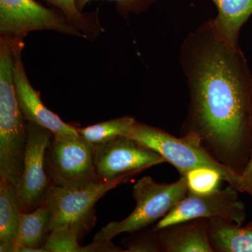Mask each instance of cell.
I'll list each match as a JSON object with an SVG mask.
<instances>
[{
	"mask_svg": "<svg viewBox=\"0 0 252 252\" xmlns=\"http://www.w3.org/2000/svg\"><path fill=\"white\" fill-rule=\"evenodd\" d=\"M14 49L0 39V177L17 187L23 172L27 122L20 108L14 84Z\"/></svg>",
	"mask_w": 252,
	"mask_h": 252,
	"instance_id": "7a4b0ae2",
	"label": "cell"
},
{
	"mask_svg": "<svg viewBox=\"0 0 252 252\" xmlns=\"http://www.w3.org/2000/svg\"><path fill=\"white\" fill-rule=\"evenodd\" d=\"M208 233L214 252H252V224L242 227L211 219L208 220Z\"/></svg>",
	"mask_w": 252,
	"mask_h": 252,
	"instance_id": "9a60e30c",
	"label": "cell"
},
{
	"mask_svg": "<svg viewBox=\"0 0 252 252\" xmlns=\"http://www.w3.org/2000/svg\"><path fill=\"white\" fill-rule=\"evenodd\" d=\"M188 193L206 195L220 189V181H223L220 172L208 167H200L187 172Z\"/></svg>",
	"mask_w": 252,
	"mask_h": 252,
	"instance_id": "d6986e66",
	"label": "cell"
},
{
	"mask_svg": "<svg viewBox=\"0 0 252 252\" xmlns=\"http://www.w3.org/2000/svg\"><path fill=\"white\" fill-rule=\"evenodd\" d=\"M94 146L79 134L53 137L46 154L51 183L98 180L94 162Z\"/></svg>",
	"mask_w": 252,
	"mask_h": 252,
	"instance_id": "30bf717a",
	"label": "cell"
},
{
	"mask_svg": "<svg viewBox=\"0 0 252 252\" xmlns=\"http://www.w3.org/2000/svg\"><path fill=\"white\" fill-rule=\"evenodd\" d=\"M53 137L54 134L45 127L27 122L23 172L16 188L23 212H31L40 206L51 185L46 172V154Z\"/></svg>",
	"mask_w": 252,
	"mask_h": 252,
	"instance_id": "ba28073f",
	"label": "cell"
},
{
	"mask_svg": "<svg viewBox=\"0 0 252 252\" xmlns=\"http://www.w3.org/2000/svg\"><path fill=\"white\" fill-rule=\"evenodd\" d=\"M126 137L160 154L165 162L177 168L181 176H185L194 169L208 167L220 172L223 181L242 191L241 175L217 160L193 133H187L185 137L178 138L161 129L136 121Z\"/></svg>",
	"mask_w": 252,
	"mask_h": 252,
	"instance_id": "277c9868",
	"label": "cell"
},
{
	"mask_svg": "<svg viewBox=\"0 0 252 252\" xmlns=\"http://www.w3.org/2000/svg\"><path fill=\"white\" fill-rule=\"evenodd\" d=\"M50 221L51 214L44 205L31 212H21L15 248L22 245L46 252L44 247L51 233Z\"/></svg>",
	"mask_w": 252,
	"mask_h": 252,
	"instance_id": "2e32d148",
	"label": "cell"
},
{
	"mask_svg": "<svg viewBox=\"0 0 252 252\" xmlns=\"http://www.w3.org/2000/svg\"><path fill=\"white\" fill-rule=\"evenodd\" d=\"M21 212L16 187L0 177V252H15Z\"/></svg>",
	"mask_w": 252,
	"mask_h": 252,
	"instance_id": "5bb4252c",
	"label": "cell"
},
{
	"mask_svg": "<svg viewBox=\"0 0 252 252\" xmlns=\"http://www.w3.org/2000/svg\"><path fill=\"white\" fill-rule=\"evenodd\" d=\"M180 63L190 97L186 134L233 169L252 127V74L245 55L217 34L210 18L186 36Z\"/></svg>",
	"mask_w": 252,
	"mask_h": 252,
	"instance_id": "6da1fadb",
	"label": "cell"
},
{
	"mask_svg": "<svg viewBox=\"0 0 252 252\" xmlns=\"http://www.w3.org/2000/svg\"><path fill=\"white\" fill-rule=\"evenodd\" d=\"M216 5L218 14L211 18L219 36L227 44L239 46L242 26L252 15V0H211Z\"/></svg>",
	"mask_w": 252,
	"mask_h": 252,
	"instance_id": "4fadbf2b",
	"label": "cell"
},
{
	"mask_svg": "<svg viewBox=\"0 0 252 252\" xmlns=\"http://www.w3.org/2000/svg\"><path fill=\"white\" fill-rule=\"evenodd\" d=\"M238 189L232 185L218 189L206 195L188 193L163 218L155 230H160L189 220L216 219L241 225L246 217L245 205L239 198Z\"/></svg>",
	"mask_w": 252,
	"mask_h": 252,
	"instance_id": "52a82bcc",
	"label": "cell"
},
{
	"mask_svg": "<svg viewBox=\"0 0 252 252\" xmlns=\"http://www.w3.org/2000/svg\"></svg>",
	"mask_w": 252,
	"mask_h": 252,
	"instance_id": "cb8c5ba5",
	"label": "cell"
},
{
	"mask_svg": "<svg viewBox=\"0 0 252 252\" xmlns=\"http://www.w3.org/2000/svg\"><path fill=\"white\" fill-rule=\"evenodd\" d=\"M43 1L61 11L69 22L85 34L86 40L94 41L104 32V28L99 21L98 11L83 13L78 9L76 0Z\"/></svg>",
	"mask_w": 252,
	"mask_h": 252,
	"instance_id": "e0dca14e",
	"label": "cell"
},
{
	"mask_svg": "<svg viewBox=\"0 0 252 252\" xmlns=\"http://www.w3.org/2000/svg\"><path fill=\"white\" fill-rule=\"evenodd\" d=\"M135 122V118L126 116L84 127H77V130L83 137L94 146L119 136L127 135Z\"/></svg>",
	"mask_w": 252,
	"mask_h": 252,
	"instance_id": "ac0fdd59",
	"label": "cell"
},
{
	"mask_svg": "<svg viewBox=\"0 0 252 252\" xmlns=\"http://www.w3.org/2000/svg\"><path fill=\"white\" fill-rule=\"evenodd\" d=\"M156 230L162 252H214L209 238L206 219L190 220Z\"/></svg>",
	"mask_w": 252,
	"mask_h": 252,
	"instance_id": "7c38bea8",
	"label": "cell"
},
{
	"mask_svg": "<svg viewBox=\"0 0 252 252\" xmlns=\"http://www.w3.org/2000/svg\"><path fill=\"white\" fill-rule=\"evenodd\" d=\"M94 0H76L78 9L82 11L86 5ZM116 3V9L123 17L127 18L130 14H140L157 0H108Z\"/></svg>",
	"mask_w": 252,
	"mask_h": 252,
	"instance_id": "7402d4cb",
	"label": "cell"
},
{
	"mask_svg": "<svg viewBox=\"0 0 252 252\" xmlns=\"http://www.w3.org/2000/svg\"><path fill=\"white\" fill-rule=\"evenodd\" d=\"M34 31H54L86 39L56 8L46 7L36 0H0V36L24 41Z\"/></svg>",
	"mask_w": 252,
	"mask_h": 252,
	"instance_id": "8992f818",
	"label": "cell"
},
{
	"mask_svg": "<svg viewBox=\"0 0 252 252\" xmlns=\"http://www.w3.org/2000/svg\"><path fill=\"white\" fill-rule=\"evenodd\" d=\"M188 194L187 178L172 184L158 183L151 177L140 179L134 185L132 197L136 206L125 220L113 221L102 227L94 237V242H111L124 233H134L161 220Z\"/></svg>",
	"mask_w": 252,
	"mask_h": 252,
	"instance_id": "5b68a950",
	"label": "cell"
},
{
	"mask_svg": "<svg viewBox=\"0 0 252 252\" xmlns=\"http://www.w3.org/2000/svg\"><path fill=\"white\" fill-rule=\"evenodd\" d=\"M14 48V84L20 108L26 122L45 127L54 137H67L79 135L77 127L66 124L44 105L40 93L36 91L28 79L23 64L22 52L24 41H13Z\"/></svg>",
	"mask_w": 252,
	"mask_h": 252,
	"instance_id": "8fae6325",
	"label": "cell"
},
{
	"mask_svg": "<svg viewBox=\"0 0 252 252\" xmlns=\"http://www.w3.org/2000/svg\"><path fill=\"white\" fill-rule=\"evenodd\" d=\"M130 177L123 176L109 182L91 180L51 183L41 204L51 214V232L70 230L81 238L95 223V203L107 191Z\"/></svg>",
	"mask_w": 252,
	"mask_h": 252,
	"instance_id": "3957f363",
	"label": "cell"
},
{
	"mask_svg": "<svg viewBox=\"0 0 252 252\" xmlns=\"http://www.w3.org/2000/svg\"><path fill=\"white\" fill-rule=\"evenodd\" d=\"M242 191L248 192L252 195V156L242 173Z\"/></svg>",
	"mask_w": 252,
	"mask_h": 252,
	"instance_id": "603a6c76",
	"label": "cell"
},
{
	"mask_svg": "<svg viewBox=\"0 0 252 252\" xmlns=\"http://www.w3.org/2000/svg\"><path fill=\"white\" fill-rule=\"evenodd\" d=\"M126 252H162L161 245L158 237L157 231L144 232L126 239L124 243Z\"/></svg>",
	"mask_w": 252,
	"mask_h": 252,
	"instance_id": "44dd1931",
	"label": "cell"
},
{
	"mask_svg": "<svg viewBox=\"0 0 252 252\" xmlns=\"http://www.w3.org/2000/svg\"><path fill=\"white\" fill-rule=\"evenodd\" d=\"M164 162L165 159L160 154L126 136L94 145L96 175L102 182L133 176Z\"/></svg>",
	"mask_w": 252,
	"mask_h": 252,
	"instance_id": "9c48e42d",
	"label": "cell"
},
{
	"mask_svg": "<svg viewBox=\"0 0 252 252\" xmlns=\"http://www.w3.org/2000/svg\"><path fill=\"white\" fill-rule=\"evenodd\" d=\"M79 236L67 229L52 230L46 242V252H81L83 247L79 244Z\"/></svg>",
	"mask_w": 252,
	"mask_h": 252,
	"instance_id": "ffe728a7",
	"label": "cell"
}]
</instances>
